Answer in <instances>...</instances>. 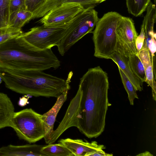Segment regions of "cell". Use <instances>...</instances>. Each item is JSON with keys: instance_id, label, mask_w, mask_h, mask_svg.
<instances>
[{"instance_id": "1", "label": "cell", "mask_w": 156, "mask_h": 156, "mask_svg": "<svg viewBox=\"0 0 156 156\" xmlns=\"http://www.w3.org/2000/svg\"><path fill=\"white\" fill-rule=\"evenodd\" d=\"M108 74L100 66L89 69L80 79L77 92L56 129L60 135L75 126L88 138H96L104 130L109 106Z\"/></svg>"}, {"instance_id": "2", "label": "cell", "mask_w": 156, "mask_h": 156, "mask_svg": "<svg viewBox=\"0 0 156 156\" xmlns=\"http://www.w3.org/2000/svg\"><path fill=\"white\" fill-rule=\"evenodd\" d=\"M21 34L0 45V69L43 71L60 66L51 48L37 49Z\"/></svg>"}, {"instance_id": "3", "label": "cell", "mask_w": 156, "mask_h": 156, "mask_svg": "<svg viewBox=\"0 0 156 156\" xmlns=\"http://www.w3.org/2000/svg\"><path fill=\"white\" fill-rule=\"evenodd\" d=\"M0 75L8 89L21 94L35 97L57 98L70 89V72L66 80L37 70L0 69Z\"/></svg>"}, {"instance_id": "4", "label": "cell", "mask_w": 156, "mask_h": 156, "mask_svg": "<svg viewBox=\"0 0 156 156\" xmlns=\"http://www.w3.org/2000/svg\"><path fill=\"white\" fill-rule=\"evenodd\" d=\"M121 16L117 12H110L99 19L92 32L94 56L108 59L115 51L116 27Z\"/></svg>"}, {"instance_id": "5", "label": "cell", "mask_w": 156, "mask_h": 156, "mask_svg": "<svg viewBox=\"0 0 156 156\" xmlns=\"http://www.w3.org/2000/svg\"><path fill=\"white\" fill-rule=\"evenodd\" d=\"M94 6L85 8L71 21L67 27L66 33L57 46L62 56L82 37L92 33L99 18Z\"/></svg>"}, {"instance_id": "6", "label": "cell", "mask_w": 156, "mask_h": 156, "mask_svg": "<svg viewBox=\"0 0 156 156\" xmlns=\"http://www.w3.org/2000/svg\"><path fill=\"white\" fill-rule=\"evenodd\" d=\"M9 127L13 129L19 139L30 143L36 142L44 136L42 115L31 108L15 112Z\"/></svg>"}, {"instance_id": "7", "label": "cell", "mask_w": 156, "mask_h": 156, "mask_svg": "<svg viewBox=\"0 0 156 156\" xmlns=\"http://www.w3.org/2000/svg\"><path fill=\"white\" fill-rule=\"evenodd\" d=\"M69 23L55 27H36L21 35L28 43L37 49L51 48L59 44L66 33Z\"/></svg>"}, {"instance_id": "8", "label": "cell", "mask_w": 156, "mask_h": 156, "mask_svg": "<svg viewBox=\"0 0 156 156\" xmlns=\"http://www.w3.org/2000/svg\"><path fill=\"white\" fill-rule=\"evenodd\" d=\"M116 32L115 51L128 58L136 55L135 42L138 35L132 19L121 16L117 25Z\"/></svg>"}, {"instance_id": "9", "label": "cell", "mask_w": 156, "mask_h": 156, "mask_svg": "<svg viewBox=\"0 0 156 156\" xmlns=\"http://www.w3.org/2000/svg\"><path fill=\"white\" fill-rule=\"evenodd\" d=\"M85 8L78 4H63L48 11L39 21L45 26L55 27L66 24Z\"/></svg>"}, {"instance_id": "10", "label": "cell", "mask_w": 156, "mask_h": 156, "mask_svg": "<svg viewBox=\"0 0 156 156\" xmlns=\"http://www.w3.org/2000/svg\"><path fill=\"white\" fill-rule=\"evenodd\" d=\"M59 143L67 147L74 156H89L92 153L105 148L104 145L98 144L95 141L89 142L79 139H62Z\"/></svg>"}, {"instance_id": "11", "label": "cell", "mask_w": 156, "mask_h": 156, "mask_svg": "<svg viewBox=\"0 0 156 156\" xmlns=\"http://www.w3.org/2000/svg\"><path fill=\"white\" fill-rule=\"evenodd\" d=\"M68 90H66L57 98L53 107L48 112L42 115L44 130V139L47 144H49L53 133L54 126L60 110L67 99Z\"/></svg>"}, {"instance_id": "12", "label": "cell", "mask_w": 156, "mask_h": 156, "mask_svg": "<svg viewBox=\"0 0 156 156\" xmlns=\"http://www.w3.org/2000/svg\"><path fill=\"white\" fill-rule=\"evenodd\" d=\"M136 55L144 65L146 78V82L151 87L153 99L155 100L156 83L154 63L152 61L150 53L145 40L142 48Z\"/></svg>"}, {"instance_id": "13", "label": "cell", "mask_w": 156, "mask_h": 156, "mask_svg": "<svg viewBox=\"0 0 156 156\" xmlns=\"http://www.w3.org/2000/svg\"><path fill=\"white\" fill-rule=\"evenodd\" d=\"M44 146L35 144L17 146L10 144L0 148V156H44L40 152Z\"/></svg>"}, {"instance_id": "14", "label": "cell", "mask_w": 156, "mask_h": 156, "mask_svg": "<svg viewBox=\"0 0 156 156\" xmlns=\"http://www.w3.org/2000/svg\"><path fill=\"white\" fill-rule=\"evenodd\" d=\"M141 28L145 33V40L147 47L156 45V34L154 31V25L156 22V9L155 4L151 2L146 9Z\"/></svg>"}, {"instance_id": "15", "label": "cell", "mask_w": 156, "mask_h": 156, "mask_svg": "<svg viewBox=\"0 0 156 156\" xmlns=\"http://www.w3.org/2000/svg\"><path fill=\"white\" fill-rule=\"evenodd\" d=\"M101 2L102 0H47L42 6L33 14L32 20L43 17L51 9L64 4H78L87 8L94 6L96 4Z\"/></svg>"}, {"instance_id": "16", "label": "cell", "mask_w": 156, "mask_h": 156, "mask_svg": "<svg viewBox=\"0 0 156 156\" xmlns=\"http://www.w3.org/2000/svg\"><path fill=\"white\" fill-rule=\"evenodd\" d=\"M112 60L122 70L129 80L137 90L140 91L143 90L142 82L133 73L129 65L128 58L116 51H115L109 58Z\"/></svg>"}, {"instance_id": "17", "label": "cell", "mask_w": 156, "mask_h": 156, "mask_svg": "<svg viewBox=\"0 0 156 156\" xmlns=\"http://www.w3.org/2000/svg\"><path fill=\"white\" fill-rule=\"evenodd\" d=\"M14 111L10 98L6 94L0 92V129L9 126Z\"/></svg>"}, {"instance_id": "18", "label": "cell", "mask_w": 156, "mask_h": 156, "mask_svg": "<svg viewBox=\"0 0 156 156\" xmlns=\"http://www.w3.org/2000/svg\"><path fill=\"white\" fill-rule=\"evenodd\" d=\"M40 152L44 156H74L67 147L59 143L44 145Z\"/></svg>"}, {"instance_id": "19", "label": "cell", "mask_w": 156, "mask_h": 156, "mask_svg": "<svg viewBox=\"0 0 156 156\" xmlns=\"http://www.w3.org/2000/svg\"><path fill=\"white\" fill-rule=\"evenodd\" d=\"M33 14L25 9H20L12 13L10 16L9 26L21 28L32 20Z\"/></svg>"}, {"instance_id": "20", "label": "cell", "mask_w": 156, "mask_h": 156, "mask_svg": "<svg viewBox=\"0 0 156 156\" xmlns=\"http://www.w3.org/2000/svg\"><path fill=\"white\" fill-rule=\"evenodd\" d=\"M128 11L135 17L140 16L145 11L151 0H126Z\"/></svg>"}, {"instance_id": "21", "label": "cell", "mask_w": 156, "mask_h": 156, "mask_svg": "<svg viewBox=\"0 0 156 156\" xmlns=\"http://www.w3.org/2000/svg\"><path fill=\"white\" fill-rule=\"evenodd\" d=\"M130 67L134 74L142 82H146V78L144 65L140 59L136 55L128 58Z\"/></svg>"}, {"instance_id": "22", "label": "cell", "mask_w": 156, "mask_h": 156, "mask_svg": "<svg viewBox=\"0 0 156 156\" xmlns=\"http://www.w3.org/2000/svg\"><path fill=\"white\" fill-rule=\"evenodd\" d=\"M11 0H0V27L9 26L11 14Z\"/></svg>"}, {"instance_id": "23", "label": "cell", "mask_w": 156, "mask_h": 156, "mask_svg": "<svg viewBox=\"0 0 156 156\" xmlns=\"http://www.w3.org/2000/svg\"><path fill=\"white\" fill-rule=\"evenodd\" d=\"M118 68L122 83L128 94L130 104L133 105L134 100L135 98H139L136 93L137 90L120 68Z\"/></svg>"}, {"instance_id": "24", "label": "cell", "mask_w": 156, "mask_h": 156, "mask_svg": "<svg viewBox=\"0 0 156 156\" xmlns=\"http://www.w3.org/2000/svg\"><path fill=\"white\" fill-rule=\"evenodd\" d=\"M23 33L20 28L10 26L0 27V45Z\"/></svg>"}, {"instance_id": "25", "label": "cell", "mask_w": 156, "mask_h": 156, "mask_svg": "<svg viewBox=\"0 0 156 156\" xmlns=\"http://www.w3.org/2000/svg\"><path fill=\"white\" fill-rule=\"evenodd\" d=\"M47 0H24L25 9L34 14Z\"/></svg>"}, {"instance_id": "26", "label": "cell", "mask_w": 156, "mask_h": 156, "mask_svg": "<svg viewBox=\"0 0 156 156\" xmlns=\"http://www.w3.org/2000/svg\"><path fill=\"white\" fill-rule=\"evenodd\" d=\"M22 9H25L24 0H10V9L11 15L13 12Z\"/></svg>"}, {"instance_id": "27", "label": "cell", "mask_w": 156, "mask_h": 156, "mask_svg": "<svg viewBox=\"0 0 156 156\" xmlns=\"http://www.w3.org/2000/svg\"><path fill=\"white\" fill-rule=\"evenodd\" d=\"M145 33L144 30L141 28L140 33L136 38L135 42V46L137 53L142 48L145 40Z\"/></svg>"}, {"instance_id": "28", "label": "cell", "mask_w": 156, "mask_h": 156, "mask_svg": "<svg viewBox=\"0 0 156 156\" xmlns=\"http://www.w3.org/2000/svg\"><path fill=\"white\" fill-rule=\"evenodd\" d=\"M112 154L106 153L103 150H99L92 153L89 156H112Z\"/></svg>"}, {"instance_id": "29", "label": "cell", "mask_w": 156, "mask_h": 156, "mask_svg": "<svg viewBox=\"0 0 156 156\" xmlns=\"http://www.w3.org/2000/svg\"><path fill=\"white\" fill-rule=\"evenodd\" d=\"M137 156H153L152 154H151L148 151H146L140 154L136 155Z\"/></svg>"}, {"instance_id": "30", "label": "cell", "mask_w": 156, "mask_h": 156, "mask_svg": "<svg viewBox=\"0 0 156 156\" xmlns=\"http://www.w3.org/2000/svg\"><path fill=\"white\" fill-rule=\"evenodd\" d=\"M2 78L1 76L0 75V84L2 83Z\"/></svg>"}, {"instance_id": "31", "label": "cell", "mask_w": 156, "mask_h": 156, "mask_svg": "<svg viewBox=\"0 0 156 156\" xmlns=\"http://www.w3.org/2000/svg\"><path fill=\"white\" fill-rule=\"evenodd\" d=\"M154 3H155V4L156 3V0H154Z\"/></svg>"}, {"instance_id": "32", "label": "cell", "mask_w": 156, "mask_h": 156, "mask_svg": "<svg viewBox=\"0 0 156 156\" xmlns=\"http://www.w3.org/2000/svg\"><path fill=\"white\" fill-rule=\"evenodd\" d=\"M106 0H102V2L106 1Z\"/></svg>"}, {"instance_id": "33", "label": "cell", "mask_w": 156, "mask_h": 156, "mask_svg": "<svg viewBox=\"0 0 156 156\" xmlns=\"http://www.w3.org/2000/svg\"></svg>"}]
</instances>
